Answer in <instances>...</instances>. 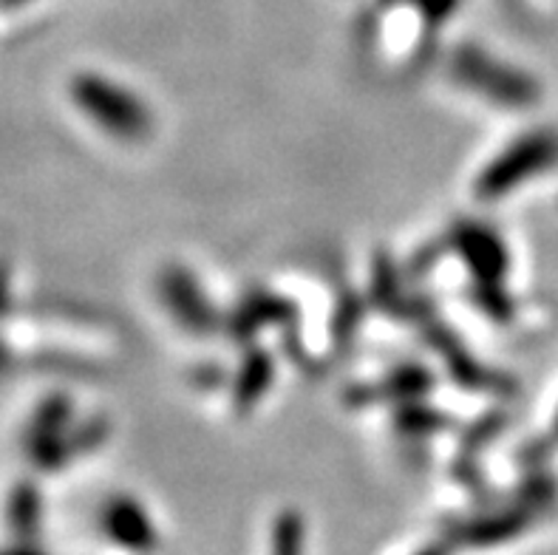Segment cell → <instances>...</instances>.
Returning <instances> with one entry per match:
<instances>
[{
	"label": "cell",
	"mask_w": 558,
	"mask_h": 555,
	"mask_svg": "<svg viewBox=\"0 0 558 555\" xmlns=\"http://www.w3.org/2000/svg\"><path fill=\"white\" fill-rule=\"evenodd\" d=\"M3 295H7V281H3V275H0V303H3Z\"/></svg>",
	"instance_id": "obj_1"
}]
</instances>
